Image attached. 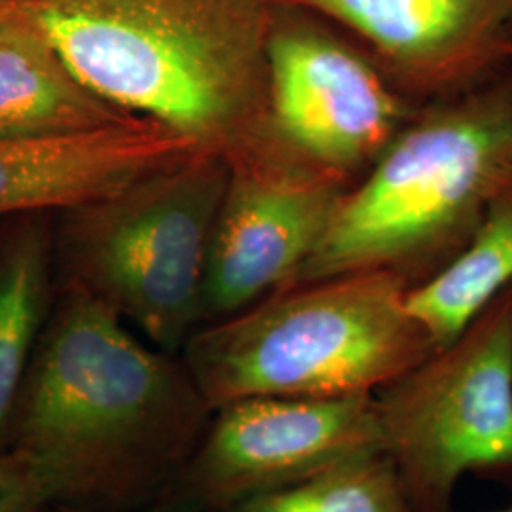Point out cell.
I'll list each match as a JSON object with an SVG mask.
<instances>
[{
    "instance_id": "6da1fadb",
    "label": "cell",
    "mask_w": 512,
    "mask_h": 512,
    "mask_svg": "<svg viewBox=\"0 0 512 512\" xmlns=\"http://www.w3.org/2000/svg\"><path fill=\"white\" fill-rule=\"evenodd\" d=\"M213 412L183 357L145 344L65 281L6 448L29 463L54 512L141 511L171 492Z\"/></svg>"
},
{
    "instance_id": "7a4b0ae2",
    "label": "cell",
    "mask_w": 512,
    "mask_h": 512,
    "mask_svg": "<svg viewBox=\"0 0 512 512\" xmlns=\"http://www.w3.org/2000/svg\"><path fill=\"white\" fill-rule=\"evenodd\" d=\"M112 107L236 156L268 133L274 0H16Z\"/></svg>"
},
{
    "instance_id": "3957f363",
    "label": "cell",
    "mask_w": 512,
    "mask_h": 512,
    "mask_svg": "<svg viewBox=\"0 0 512 512\" xmlns=\"http://www.w3.org/2000/svg\"><path fill=\"white\" fill-rule=\"evenodd\" d=\"M511 173L512 63L421 105L346 192L296 283L385 270L420 285L467 249Z\"/></svg>"
},
{
    "instance_id": "277c9868",
    "label": "cell",
    "mask_w": 512,
    "mask_h": 512,
    "mask_svg": "<svg viewBox=\"0 0 512 512\" xmlns=\"http://www.w3.org/2000/svg\"><path fill=\"white\" fill-rule=\"evenodd\" d=\"M385 270L296 283L194 330L183 361L215 410L247 397L374 395L437 346Z\"/></svg>"
},
{
    "instance_id": "5b68a950",
    "label": "cell",
    "mask_w": 512,
    "mask_h": 512,
    "mask_svg": "<svg viewBox=\"0 0 512 512\" xmlns=\"http://www.w3.org/2000/svg\"><path fill=\"white\" fill-rule=\"evenodd\" d=\"M230 160L198 150L71 211L67 283L78 285L148 344L175 353L202 325L211 239Z\"/></svg>"
},
{
    "instance_id": "8992f818",
    "label": "cell",
    "mask_w": 512,
    "mask_h": 512,
    "mask_svg": "<svg viewBox=\"0 0 512 512\" xmlns=\"http://www.w3.org/2000/svg\"><path fill=\"white\" fill-rule=\"evenodd\" d=\"M380 450L412 512H452L463 476L512 490V283L374 393Z\"/></svg>"
},
{
    "instance_id": "52a82bcc",
    "label": "cell",
    "mask_w": 512,
    "mask_h": 512,
    "mask_svg": "<svg viewBox=\"0 0 512 512\" xmlns=\"http://www.w3.org/2000/svg\"><path fill=\"white\" fill-rule=\"evenodd\" d=\"M418 109L346 31L308 8L274 0L268 126L279 141L355 184Z\"/></svg>"
},
{
    "instance_id": "ba28073f",
    "label": "cell",
    "mask_w": 512,
    "mask_h": 512,
    "mask_svg": "<svg viewBox=\"0 0 512 512\" xmlns=\"http://www.w3.org/2000/svg\"><path fill=\"white\" fill-rule=\"evenodd\" d=\"M230 160L211 239L202 325L293 287L353 184L268 133Z\"/></svg>"
},
{
    "instance_id": "9c48e42d",
    "label": "cell",
    "mask_w": 512,
    "mask_h": 512,
    "mask_svg": "<svg viewBox=\"0 0 512 512\" xmlns=\"http://www.w3.org/2000/svg\"><path fill=\"white\" fill-rule=\"evenodd\" d=\"M368 450H380L374 395L238 399L215 408L164 499L188 512H226Z\"/></svg>"
},
{
    "instance_id": "30bf717a",
    "label": "cell",
    "mask_w": 512,
    "mask_h": 512,
    "mask_svg": "<svg viewBox=\"0 0 512 512\" xmlns=\"http://www.w3.org/2000/svg\"><path fill=\"white\" fill-rule=\"evenodd\" d=\"M355 38L416 105L467 92L512 63V0H279Z\"/></svg>"
},
{
    "instance_id": "8fae6325",
    "label": "cell",
    "mask_w": 512,
    "mask_h": 512,
    "mask_svg": "<svg viewBox=\"0 0 512 512\" xmlns=\"http://www.w3.org/2000/svg\"><path fill=\"white\" fill-rule=\"evenodd\" d=\"M198 150L147 120L67 139L0 141V217L69 211Z\"/></svg>"
},
{
    "instance_id": "7c38bea8",
    "label": "cell",
    "mask_w": 512,
    "mask_h": 512,
    "mask_svg": "<svg viewBox=\"0 0 512 512\" xmlns=\"http://www.w3.org/2000/svg\"><path fill=\"white\" fill-rule=\"evenodd\" d=\"M141 118L90 90L16 0L0 18V141H50Z\"/></svg>"
},
{
    "instance_id": "4fadbf2b",
    "label": "cell",
    "mask_w": 512,
    "mask_h": 512,
    "mask_svg": "<svg viewBox=\"0 0 512 512\" xmlns=\"http://www.w3.org/2000/svg\"><path fill=\"white\" fill-rule=\"evenodd\" d=\"M512 283V173L497 190L467 249L442 272L412 287L408 310L437 348L465 329Z\"/></svg>"
},
{
    "instance_id": "5bb4252c",
    "label": "cell",
    "mask_w": 512,
    "mask_h": 512,
    "mask_svg": "<svg viewBox=\"0 0 512 512\" xmlns=\"http://www.w3.org/2000/svg\"><path fill=\"white\" fill-rule=\"evenodd\" d=\"M48 249L37 232L14 239L0 255V452L48 304Z\"/></svg>"
},
{
    "instance_id": "9a60e30c",
    "label": "cell",
    "mask_w": 512,
    "mask_h": 512,
    "mask_svg": "<svg viewBox=\"0 0 512 512\" xmlns=\"http://www.w3.org/2000/svg\"><path fill=\"white\" fill-rule=\"evenodd\" d=\"M226 512H412L382 450H368Z\"/></svg>"
},
{
    "instance_id": "2e32d148",
    "label": "cell",
    "mask_w": 512,
    "mask_h": 512,
    "mask_svg": "<svg viewBox=\"0 0 512 512\" xmlns=\"http://www.w3.org/2000/svg\"><path fill=\"white\" fill-rule=\"evenodd\" d=\"M0 512H54L23 456L0 452Z\"/></svg>"
},
{
    "instance_id": "e0dca14e",
    "label": "cell",
    "mask_w": 512,
    "mask_h": 512,
    "mask_svg": "<svg viewBox=\"0 0 512 512\" xmlns=\"http://www.w3.org/2000/svg\"><path fill=\"white\" fill-rule=\"evenodd\" d=\"M67 512V511H61ZM133 512H188L186 509H183L181 505H177V503H173V501H169V499H162L160 503H156V505H152V507H147V509H141V511H133Z\"/></svg>"
},
{
    "instance_id": "ac0fdd59",
    "label": "cell",
    "mask_w": 512,
    "mask_h": 512,
    "mask_svg": "<svg viewBox=\"0 0 512 512\" xmlns=\"http://www.w3.org/2000/svg\"><path fill=\"white\" fill-rule=\"evenodd\" d=\"M12 6V0H0V18L6 14V10Z\"/></svg>"
},
{
    "instance_id": "d6986e66",
    "label": "cell",
    "mask_w": 512,
    "mask_h": 512,
    "mask_svg": "<svg viewBox=\"0 0 512 512\" xmlns=\"http://www.w3.org/2000/svg\"><path fill=\"white\" fill-rule=\"evenodd\" d=\"M495 512H512V505H511V507H507V509H501V511H495Z\"/></svg>"
}]
</instances>
